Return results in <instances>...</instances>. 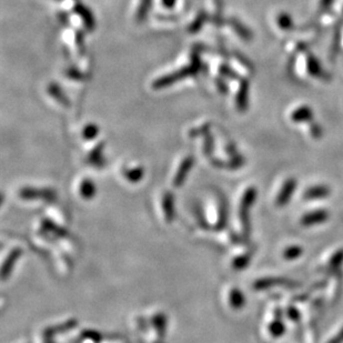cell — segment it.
<instances>
[{
    "label": "cell",
    "instance_id": "cell-2",
    "mask_svg": "<svg viewBox=\"0 0 343 343\" xmlns=\"http://www.w3.org/2000/svg\"><path fill=\"white\" fill-rule=\"evenodd\" d=\"M303 60H305V64H306V72L309 74L311 77H315L317 79H321L322 78V68L320 66L319 61H318V59L313 56V54H306L305 58H303Z\"/></svg>",
    "mask_w": 343,
    "mask_h": 343
},
{
    "label": "cell",
    "instance_id": "cell-1",
    "mask_svg": "<svg viewBox=\"0 0 343 343\" xmlns=\"http://www.w3.org/2000/svg\"><path fill=\"white\" fill-rule=\"evenodd\" d=\"M290 120L296 123H305L313 120V110L308 104H300V106L292 109L289 114Z\"/></svg>",
    "mask_w": 343,
    "mask_h": 343
},
{
    "label": "cell",
    "instance_id": "cell-3",
    "mask_svg": "<svg viewBox=\"0 0 343 343\" xmlns=\"http://www.w3.org/2000/svg\"><path fill=\"white\" fill-rule=\"evenodd\" d=\"M276 24L277 27L282 31H290L293 28V19L289 13L286 11H281L276 14Z\"/></svg>",
    "mask_w": 343,
    "mask_h": 343
}]
</instances>
